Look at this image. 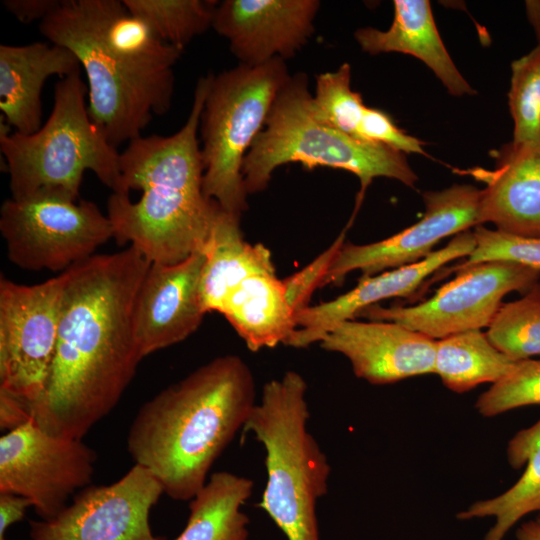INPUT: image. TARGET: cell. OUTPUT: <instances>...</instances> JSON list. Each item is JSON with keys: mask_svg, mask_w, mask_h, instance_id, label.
<instances>
[{"mask_svg": "<svg viewBox=\"0 0 540 540\" xmlns=\"http://www.w3.org/2000/svg\"><path fill=\"white\" fill-rule=\"evenodd\" d=\"M476 246L472 253L444 275L460 268L488 261H507L540 271V238L522 237L499 230H490L483 225L473 231Z\"/></svg>", "mask_w": 540, "mask_h": 540, "instance_id": "d6a6232c", "label": "cell"}, {"mask_svg": "<svg viewBox=\"0 0 540 540\" xmlns=\"http://www.w3.org/2000/svg\"><path fill=\"white\" fill-rule=\"evenodd\" d=\"M65 281V271L34 285L0 278V389L28 405L48 380Z\"/></svg>", "mask_w": 540, "mask_h": 540, "instance_id": "8fae6325", "label": "cell"}, {"mask_svg": "<svg viewBox=\"0 0 540 540\" xmlns=\"http://www.w3.org/2000/svg\"><path fill=\"white\" fill-rule=\"evenodd\" d=\"M539 524H540V514L538 515L537 517V520H536Z\"/></svg>", "mask_w": 540, "mask_h": 540, "instance_id": "60d3db41", "label": "cell"}, {"mask_svg": "<svg viewBox=\"0 0 540 540\" xmlns=\"http://www.w3.org/2000/svg\"><path fill=\"white\" fill-rule=\"evenodd\" d=\"M127 9L145 20L165 42L184 49L196 36L212 27L219 1L123 0Z\"/></svg>", "mask_w": 540, "mask_h": 540, "instance_id": "83f0119b", "label": "cell"}, {"mask_svg": "<svg viewBox=\"0 0 540 540\" xmlns=\"http://www.w3.org/2000/svg\"><path fill=\"white\" fill-rule=\"evenodd\" d=\"M211 75L197 81L185 124L170 136H139L120 153V187L107 200L114 239L151 263H178L203 251L220 206L203 190L197 138Z\"/></svg>", "mask_w": 540, "mask_h": 540, "instance_id": "7a4b0ae2", "label": "cell"}, {"mask_svg": "<svg viewBox=\"0 0 540 540\" xmlns=\"http://www.w3.org/2000/svg\"><path fill=\"white\" fill-rule=\"evenodd\" d=\"M527 15L540 42V1L526 2Z\"/></svg>", "mask_w": 540, "mask_h": 540, "instance_id": "ab89813d", "label": "cell"}, {"mask_svg": "<svg viewBox=\"0 0 540 540\" xmlns=\"http://www.w3.org/2000/svg\"><path fill=\"white\" fill-rule=\"evenodd\" d=\"M357 138L385 145L396 151L427 155L424 142L401 130L382 110L367 107L357 131Z\"/></svg>", "mask_w": 540, "mask_h": 540, "instance_id": "e575fe53", "label": "cell"}, {"mask_svg": "<svg viewBox=\"0 0 540 540\" xmlns=\"http://www.w3.org/2000/svg\"><path fill=\"white\" fill-rule=\"evenodd\" d=\"M151 262L134 246L68 268L58 337L31 419L52 436L82 439L118 404L142 360L134 326Z\"/></svg>", "mask_w": 540, "mask_h": 540, "instance_id": "6da1fadb", "label": "cell"}, {"mask_svg": "<svg viewBox=\"0 0 540 540\" xmlns=\"http://www.w3.org/2000/svg\"><path fill=\"white\" fill-rule=\"evenodd\" d=\"M289 78L281 58L211 75L199 127L203 190L228 213L240 217L247 209L243 162Z\"/></svg>", "mask_w": 540, "mask_h": 540, "instance_id": "52a82bcc", "label": "cell"}, {"mask_svg": "<svg viewBox=\"0 0 540 540\" xmlns=\"http://www.w3.org/2000/svg\"><path fill=\"white\" fill-rule=\"evenodd\" d=\"M75 54L50 42L0 46L1 117L15 132L29 135L40 129L41 91L46 80L79 72Z\"/></svg>", "mask_w": 540, "mask_h": 540, "instance_id": "ffe728a7", "label": "cell"}, {"mask_svg": "<svg viewBox=\"0 0 540 540\" xmlns=\"http://www.w3.org/2000/svg\"><path fill=\"white\" fill-rule=\"evenodd\" d=\"M486 335L498 350L513 360L540 355V282L520 299L502 304Z\"/></svg>", "mask_w": 540, "mask_h": 540, "instance_id": "f1b7e54d", "label": "cell"}, {"mask_svg": "<svg viewBox=\"0 0 540 540\" xmlns=\"http://www.w3.org/2000/svg\"><path fill=\"white\" fill-rule=\"evenodd\" d=\"M164 493L146 468L135 464L109 485L78 491L56 517L30 521L31 540H166L149 523L152 507Z\"/></svg>", "mask_w": 540, "mask_h": 540, "instance_id": "4fadbf2b", "label": "cell"}, {"mask_svg": "<svg viewBox=\"0 0 540 540\" xmlns=\"http://www.w3.org/2000/svg\"><path fill=\"white\" fill-rule=\"evenodd\" d=\"M0 232L14 265L61 273L114 237L110 219L94 202L47 192L6 199Z\"/></svg>", "mask_w": 540, "mask_h": 540, "instance_id": "9c48e42d", "label": "cell"}, {"mask_svg": "<svg viewBox=\"0 0 540 540\" xmlns=\"http://www.w3.org/2000/svg\"><path fill=\"white\" fill-rule=\"evenodd\" d=\"M481 330H470L437 340L434 373L450 390L463 393L504 378L516 365Z\"/></svg>", "mask_w": 540, "mask_h": 540, "instance_id": "4316f807", "label": "cell"}, {"mask_svg": "<svg viewBox=\"0 0 540 540\" xmlns=\"http://www.w3.org/2000/svg\"><path fill=\"white\" fill-rule=\"evenodd\" d=\"M507 456L515 469L526 465L519 480L503 494L477 501L456 515L459 520L495 517L483 540H503L521 518L540 512V419L516 433L509 441Z\"/></svg>", "mask_w": 540, "mask_h": 540, "instance_id": "d4e9b609", "label": "cell"}, {"mask_svg": "<svg viewBox=\"0 0 540 540\" xmlns=\"http://www.w3.org/2000/svg\"><path fill=\"white\" fill-rule=\"evenodd\" d=\"M509 108L514 121L512 142L540 143V42L511 64Z\"/></svg>", "mask_w": 540, "mask_h": 540, "instance_id": "f546056e", "label": "cell"}, {"mask_svg": "<svg viewBox=\"0 0 540 540\" xmlns=\"http://www.w3.org/2000/svg\"><path fill=\"white\" fill-rule=\"evenodd\" d=\"M220 313L253 352L286 344L297 329L283 281L276 273L245 278L229 293Z\"/></svg>", "mask_w": 540, "mask_h": 540, "instance_id": "cb8c5ba5", "label": "cell"}, {"mask_svg": "<svg viewBox=\"0 0 540 540\" xmlns=\"http://www.w3.org/2000/svg\"><path fill=\"white\" fill-rule=\"evenodd\" d=\"M454 279L414 306L372 305L358 316L398 323L434 340L488 327L512 291L524 294L539 282L540 271L507 261L460 268Z\"/></svg>", "mask_w": 540, "mask_h": 540, "instance_id": "30bf717a", "label": "cell"}, {"mask_svg": "<svg viewBox=\"0 0 540 540\" xmlns=\"http://www.w3.org/2000/svg\"><path fill=\"white\" fill-rule=\"evenodd\" d=\"M50 43L71 50L83 67L88 113L114 147L141 136L154 114L171 107L174 82L149 79L128 69L103 45L84 0H59L39 24Z\"/></svg>", "mask_w": 540, "mask_h": 540, "instance_id": "ba28073f", "label": "cell"}, {"mask_svg": "<svg viewBox=\"0 0 540 540\" xmlns=\"http://www.w3.org/2000/svg\"><path fill=\"white\" fill-rule=\"evenodd\" d=\"M59 0H5L3 6L21 23L42 21L56 8Z\"/></svg>", "mask_w": 540, "mask_h": 540, "instance_id": "8d00e7d4", "label": "cell"}, {"mask_svg": "<svg viewBox=\"0 0 540 540\" xmlns=\"http://www.w3.org/2000/svg\"><path fill=\"white\" fill-rule=\"evenodd\" d=\"M475 174L486 187L480 191L478 225L540 238V143L512 141L496 153V168Z\"/></svg>", "mask_w": 540, "mask_h": 540, "instance_id": "d6986e66", "label": "cell"}, {"mask_svg": "<svg viewBox=\"0 0 540 540\" xmlns=\"http://www.w3.org/2000/svg\"><path fill=\"white\" fill-rule=\"evenodd\" d=\"M239 220V216L220 209L204 247L200 295L206 313H220L229 293L245 278L276 273L269 249L247 242Z\"/></svg>", "mask_w": 540, "mask_h": 540, "instance_id": "603a6c76", "label": "cell"}, {"mask_svg": "<svg viewBox=\"0 0 540 540\" xmlns=\"http://www.w3.org/2000/svg\"><path fill=\"white\" fill-rule=\"evenodd\" d=\"M106 49L134 73L174 82L173 66L184 49L163 41L123 0H84Z\"/></svg>", "mask_w": 540, "mask_h": 540, "instance_id": "7402d4cb", "label": "cell"}, {"mask_svg": "<svg viewBox=\"0 0 540 540\" xmlns=\"http://www.w3.org/2000/svg\"><path fill=\"white\" fill-rule=\"evenodd\" d=\"M306 391L296 371L266 382L241 431L265 449L267 480L258 507L288 540H320L316 506L327 494L331 471L307 428Z\"/></svg>", "mask_w": 540, "mask_h": 540, "instance_id": "277c9868", "label": "cell"}, {"mask_svg": "<svg viewBox=\"0 0 540 540\" xmlns=\"http://www.w3.org/2000/svg\"><path fill=\"white\" fill-rule=\"evenodd\" d=\"M253 486L244 476L228 471L213 473L190 500L186 526L174 540H247L249 517L242 506Z\"/></svg>", "mask_w": 540, "mask_h": 540, "instance_id": "484cf974", "label": "cell"}, {"mask_svg": "<svg viewBox=\"0 0 540 540\" xmlns=\"http://www.w3.org/2000/svg\"><path fill=\"white\" fill-rule=\"evenodd\" d=\"M394 18L386 31L359 28L354 36L369 54L399 52L424 62L447 91L455 96L474 94L455 66L440 37L428 0H395Z\"/></svg>", "mask_w": 540, "mask_h": 540, "instance_id": "44dd1931", "label": "cell"}, {"mask_svg": "<svg viewBox=\"0 0 540 540\" xmlns=\"http://www.w3.org/2000/svg\"><path fill=\"white\" fill-rule=\"evenodd\" d=\"M29 506H31V502L25 497L11 493H0V540H7V529L24 518Z\"/></svg>", "mask_w": 540, "mask_h": 540, "instance_id": "74e56055", "label": "cell"}, {"mask_svg": "<svg viewBox=\"0 0 540 540\" xmlns=\"http://www.w3.org/2000/svg\"><path fill=\"white\" fill-rule=\"evenodd\" d=\"M314 106L332 127L357 138L366 105L360 93L351 88V67L342 64L336 71L316 77Z\"/></svg>", "mask_w": 540, "mask_h": 540, "instance_id": "4dcf8cb0", "label": "cell"}, {"mask_svg": "<svg viewBox=\"0 0 540 540\" xmlns=\"http://www.w3.org/2000/svg\"><path fill=\"white\" fill-rule=\"evenodd\" d=\"M528 405H540V359L518 361L504 378L479 396L475 407L481 415L492 417Z\"/></svg>", "mask_w": 540, "mask_h": 540, "instance_id": "1f68e13d", "label": "cell"}, {"mask_svg": "<svg viewBox=\"0 0 540 540\" xmlns=\"http://www.w3.org/2000/svg\"><path fill=\"white\" fill-rule=\"evenodd\" d=\"M317 0H225L219 2L212 28L229 42L240 64L259 66L286 60L314 31Z\"/></svg>", "mask_w": 540, "mask_h": 540, "instance_id": "9a60e30c", "label": "cell"}, {"mask_svg": "<svg viewBox=\"0 0 540 540\" xmlns=\"http://www.w3.org/2000/svg\"><path fill=\"white\" fill-rule=\"evenodd\" d=\"M204 259V252L198 251L178 263H151L134 311L142 359L182 342L199 328L206 314L200 295Z\"/></svg>", "mask_w": 540, "mask_h": 540, "instance_id": "2e32d148", "label": "cell"}, {"mask_svg": "<svg viewBox=\"0 0 540 540\" xmlns=\"http://www.w3.org/2000/svg\"><path fill=\"white\" fill-rule=\"evenodd\" d=\"M96 460L82 439L52 436L31 419L0 438V493L25 497L42 520L53 519L91 485Z\"/></svg>", "mask_w": 540, "mask_h": 540, "instance_id": "7c38bea8", "label": "cell"}, {"mask_svg": "<svg viewBox=\"0 0 540 540\" xmlns=\"http://www.w3.org/2000/svg\"><path fill=\"white\" fill-rule=\"evenodd\" d=\"M319 343L345 356L355 375L371 384L434 373L437 340L395 322L342 321Z\"/></svg>", "mask_w": 540, "mask_h": 540, "instance_id": "e0dca14e", "label": "cell"}, {"mask_svg": "<svg viewBox=\"0 0 540 540\" xmlns=\"http://www.w3.org/2000/svg\"><path fill=\"white\" fill-rule=\"evenodd\" d=\"M80 71L60 79L52 111L33 134L10 132L1 119L0 150L9 173L11 198L57 193L78 200L85 171L90 170L113 193L120 187V153L92 122Z\"/></svg>", "mask_w": 540, "mask_h": 540, "instance_id": "8992f818", "label": "cell"}, {"mask_svg": "<svg viewBox=\"0 0 540 540\" xmlns=\"http://www.w3.org/2000/svg\"><path fill=\"white\" fill-rule=\"evenodd\" d=\"M480 191L472 185L455 184L425 192V213L418 222L378 242L343 244L321 287L339 285L355 270L362 276H373L426 258L442 239L478 226Z\"/></svg>", "mask_w": 540, "mask_h": 540, "instance_id": "5bb4252c", "label": "cell"}, {"mask_svg": "<svg viewBox=\"0 0 540 540\" xmlns=\"http://www.w3.org/2000/svg\"><path fill=\"white\" fill-rule=\"evenodd\" d=\"M252 371L237 355L216 357L161 390L136 413L127 436L135 464L174 500H191L256 404Z\"/></svg>", "mask_w": 540, "mask_h": 540, "instance_id": "3957f363", "label": "cell"}, {"mask_svg": "<svg viewBox=\"0 0 540 540\" xmlns=\"http://www.w3.org/2000/svg\"><path fill=\"white\" fill-rule=\"evenodd\" d=\"M517 540H540V524L535 521L524 522L516 531Z\"/></svg>", "mask_w": 540, "mask_h": 540, "instance_id": "f35d334b", "label": "cell"}, {"mask_svg": "<svg viewBox=\"0 0 540 540\" xmlns=\"http://www.w3.org/2000/svg\"><path fill=\"white\" fill-rule=\"evenodd\" d=\"M345 231L317 258L283 281L286 299L294 316L308 308L313 292L321 287L335 255L344 244Z\"/></svg>", "mask_w": 540, "mask_h": 540, "instance_id": "836d02e7", "label": "cell"}, {"mask_svg": "<svg viewBox=\"0 0 540 540\" xmlns=\"http://www.w3.org/2000/svg\"><path fill=\"white\" fill-rule=\"evenodd\" d=\"M31 420L29 406L21 399L0 389V429L6 433Z\"/></svg>", "mask_w": 540, "mask_h": 540, "instance_id": "d590c367", "label": "cell"}, {"mask_svg": "<svg viewBox=\"0 0 540 540\" xmlns=\"http://www.w3.org/2000/svg\"><path fill=\"white\" fill-rule=\"evenodd\" d=\"M476 246L473 231L466 230L426 258L373 276H361L357 285L337 298L309 306L295 316L297 329L286 345L305 348L319 342L335 325L354 319L364 309L392 297H407L445 264L468 257Z\"/></svg>", "mask_w": 540, "mask_h": 540, "instance_id": "ac0fdd59", "label": "cell"}, {"mask_svg": "<svg viewBox=\"0 0 540 540\" xmlns=\"http://www.w3.org/2000/svg\"><path fill=\"white\" fill-rule=\"evenodd\" d=\"M300 163L307 169H343L360 180V198L376 177L414 188L418 180L404 153L364 141L329 125L317 112L304 73L290 76L278 93L266 125L245 156L242 168L247 193L263 191L274 170Z\"/></svg>", "mask_w": 540, "mask_h": 540, "instance_id": "5b68a950", "label": "cell"}]
</instances>
